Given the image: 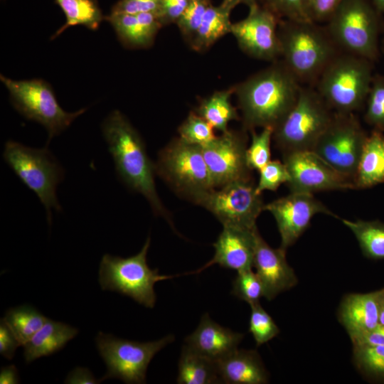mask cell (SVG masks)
<instances>
[{"mask_svg":"<svg viewBox=\"0 0 384 384\" xmlns=\"http://www.w3.org/2000/svg\"><path fill=\"white\" fill-rule=\"evenodd\" d=\"M9 93L10 101L26 119L36 122L48 132L47 144L68 128L87 108L76 112L65 111L59 105L51 85L42 79L16 80L0 75Z\"/></svg>","mask_w":384,"mask_h":384,"instance_id":"cell-9","label":"cell"},{"mask_svg":"<svg viewBox=\"0 0 384 384\" xmlns=\"http://www.w3.org/2000/svg\"><path fill=\"white\" fill-rule=\"evenodd\" d=\"M159 10V0H119L112 6L110 13H152L157 16Z\"/></svg>","mask_w":384,"mask_h":384,"instance_id":"cell-41","label":"cell"},{"mask_svg":"<svg viewBox=\"0 0 384 384\" xmlns=\"http://www.w3.org/2000/svg\"><path fill=\"white\" fill-rule=\"evenodd\" d=\"M365 105L366 122L384 132V75H373Z\"/></svg>","mask_w":384,"mask_h":384,"instance_id":"cell-34","label":"cell"},{"mask_svg":"<svg viewBox=\"0 0 384 384\" xmlns=\"http://www.w3.org/2000/svg\"><path fill=\"white\" fill-rule=\"evenodd\" d=\"M210 212L223 226L255 228L265 204L252 179L230 183L201 192L191 201Z\"/></svg>","mask_w":384,"mask_h":384,"instance_id":"cell-11","label":"cell"},{"mask_svg":"<svg viewBox=\"0 0 384 384\" xmlns=\"http://www.w3.org/2000/svg\"><path fill=\"white\" fill-rule=\"evenodd\" d=\"M341 222L353 233L366 257L384 259V223L379 220H350Z\"/></svg>","mask_w":384,"mask_h":384,"instance_id":"cell-30","label":"cell"},{"mask_svg":"<svg viewBox=\"0 0 384 384\" xmlns=\"http://www.w3.org/2000/svg\"><path fill=\"white\" fill-rule=\"evenodd\" d=\"M21 346L19 341L4 319L0 321V354L11 360L16 348Z\"/></svg>","mask_w":384,"mask_h":384,"instance_id":"cell-44","label":"cell"},{"mask_svg":"<svg viewBox=\"0 0 384 384\" xmlns=\"http://www.w3.org/2000/svg\"><path fill=\"white\" fill-rule=\"evenodd\" d=\"M253 267L263 285L264 297L269 301L297 284L296 274L287 263L286 250L271 247L258 230L255 234Z\"/></svg>","mask_w":384,"mask_h":384,"instance_id":"cell-18","label":"cell"},{"mask_svg":"<svg viewBox=\"0 0 384 384\" xmlns=\"http://www.w3.org/2000/svg\"><path fill=\"white\" fill-rule=\"evenodd\" d=\"M367 137L354 113L334 112L331 121L311 151L354 183Z\"/></svg>","mask_w":384,"mask_h":384,"instance_id":"cell-13","label":"cell"},{"mask_svg":"<svg viewBox=\"0 0 384 384\" xmlns=\"http://www.w3.org/2000/svg\"><path fill=\"white\" fill-rule=\"evenodd\" d=\"M150 242L148 237L140 252L129 257L105 254L99 269L101 289L117 292L146 307L153 308L156 299L155 283L176 276L161 275L158 269L149 267L146 255Z\"/></svg>","mask_w":384,"mask_h":384,"instance_id":"cell-8","label":"cell"},{"mask_svg":"<svg viewBox=\"0 0 384 384\" xmlns=\"http://www.w3.org/2000/svg\"><path fill=\"white\" fill-rule=\"evenodd\" d=\"M3 159L20 181L34 192L44 206L51 223L52 210H61L56 189L64 178V170L48 147L36 149L8 140Z\"/></svg>","mask_w":384,"mask_h":384,"instance_id":"cell-7","label":"cell"},{"mask_svg":"<svg viewBox=\"0 0 384 384\" xmlns=\"http://www.w3.org/2000/svg\"><path fill=\"white\" fill-rule=\"evenodd\" d=\"M174 340L173 335H168L157 341L138 342L99 332L96 345L107 370L101 380L117 378L126 383H145L150 361Z\"/></svg>","mask_w":384,"mask_h":384,"instance_id":"cell-12","label":"cell"},{"mask_svg":"<svg viewBox=\"0 0 384 384\" xmlns=\"http://www.w3.org/2000/svg\"><path fill=\"white\" fill-rule=\"evenodd\" d=\"M155 172L176 193L190 201L198 193L213 188L202 147L179 137L158 153Z\"/></svg>","mask_w":384,"mask_h":384,"instance_id":"cell-10","label":"cell"},{"mask_svg":"<svg viewBox=\"0 0 384 384\" xmlns=\"http://www.w3.org/2000/svg\"><path fill=\"white\" fill-rule=\"evenodd\" d=\"M279 21L271 10L257 3L249 6L245 18L233 23L230 33L246 55L272 63L281 56Z\"/></svg>","mask_w":384,"mask_h":384,"instance_id":"cell-15","label":"cell"},{"mask_svg":"<svg viewBox=\"0 0 384 384\" xmlns=\"http://www.w3.org/2000/svg\"><path fill=\"white\" fill-rule=\"evenodd\" d=\"M372 64L366 58L340 52L314 87L334 112L354 113L366 104L373 78Z\"/></svg>","mask_w":384,"mask_h":384,"instance_id":"cell-4","label":"cell"},{"mask_svg":"<svg viewBox=\"0 0 384 384\" xmlns=\"http://www.w3.org/2000/svg\"><path fill=\"white\" fill-rule=\"evenodd\" d=\"M189 0H159L157 15L163 26L176 23L186 9Z\"/></svg>","mask_w":384,"mask_h":384,"instance_id":"cell-43","label":"cell"},{"mask_svg":"<svg viewBox=\"0 0 384 384\" xmlns=\"http://www.w3.org/2000/svg\"><path fill=\"white\" fill-rule=\"evenodd\" d=\"M231 294L251 305L264 297V288L256 272L250 269L238 272L233 281Z\"/></svg>","mask_w":384,"mask_h":384,"instance_id":"cell-38","label":"cell"},{"mask_svg":"<svg viewBox=\"0 0 384 384\" xmlns=\"http://www.w3.org/2000/svg\"><path fill=\"white\" fill-rule=\"evenodd\" d=\"M101 129L119 179L130 191L142 194L154 215L163 217L174 227L156 188L154 163L139 133L117 110L107 116Z\"/></svg>","mask_w":384,"mask_h":384,"instance_id":"cell-2","label":"cell"},{"mask_svg":"<svg viewBox=\"0 0 384 384\" xmlns=\"http://www.w3.org/2000/svg\"><path fill=\"white\" fill-rule=\"evenodd\" d=\"M101 382L96 380L92 373L87 368H76L68 375L65 383L70 384H95Z\"/></svg>","mask_w":384,"mask_h":384,"instance_id":"cell-46","label":"cell"},{"mask_svg":"<svg viewBox=\"0 0 384 384\" xmlns=\"http://www.w3.org/2000/svg\"><path fill=\"white\" fill-rule=\"evenodd\" d=\"M378 321L379 324L384 326V288L379 290Z\"/></svg>","mask_w":384,"mask_h":384,"instance_id":"cell-48","label":"cell"},{"mask_svg":"<svg viewBox=\"0 0 384 384\" xmlns=\"http://www.w3.org/2000/svg\"><path fill=\"white\" fill-rule=\"evenodd\" d=\"M383 50H384V38H383Z\"/></svg>","mask_w":384,"mask_h":384,"instance_id":"cell-51","label":"cell"},{"mask_svg":"<svg viewBox=\"0 0 384 384\" xmlns=\"http://www.w3.org/2000/svg\"><path fill=\"white\" fill-rule=\"evenodd\" d=\"M257 230V227L252 230H247L223 226L222 232L213 244V257L196 272L214 264L238 272L252 269Z\"/></svg>","mask_w":384,"mask_h":384,"instance_id":"cell-19","label":"cell"},{"mask_svg":"<svg viewBox=\"0 0 384 384\" xmlns=\"http://www.w3.org/2000/svg\"><path fill=\"white\" fill-rule=\"evenodd\" d=\"M343 0H308L309 15L313 22L326 23Z\"/></svg>","mask_w":384,"mask_h":384,"instance_id":"cell-42","label":"cell"},{"mask_svg":"<svg viewBox=\"0 0 384 384\" xmlns=\"http://www.w3.org/2000/svg\"><path fill=\"white\" fill-rule=\"evenodd\" d=\"M105 20L112 26L121 44L128 49L151 47L163 27L157 16L152 13H110Z\"/></svg>","mask_w":384,"mask_h":384,"instance_id":"cell-21","label":"cell"},{"mask_svg":"<svg viewBox=\"0 0 384 384\" xmlns=\"http://www.w3.org/2000/svg\"><path fill=\"white\" fill-rule=\"evenodd\" d=\"M384 182V132L373 129L368 135L354 179L356 189Z\"/></svg>","mask_w":384,"mask_h":384,"instance_id":"cell-25","label":"cell"},{"mask_svg":"<svg viewBox=\"0 0 384 384\" xmlns=\"http://www.w3.org/2000/svg\"><path fill=\"white\" fill-rule=\"evenodd\" d=\"M278 33L281 60L302 85L314 86L341 52L325 27L313 21L280 19Z\"/></svg>","mask_w":384,"mask_h":384,"instance_id":"cell-3","label":"cell"},{"mask_svg":"<svg viewBox=\"0 0 384 384\" xmlns=\"http://www.w3.org/2000/svg\"><path fill=\"white\" fill-rule=\"evenodd\" d=\"M3 319L23 346L43 326L48 318L34 307L24 304L8 309Z\"/></svg>","mask_w":384,"mask_h":384,"instance_id":"cell-31","label":"cell"},{"mask_svg":"<svg viewBox=\"0 0 384 384\" xmlns=\"http://www.w3.org/2000/svg\"><path fill=\"white\" fill-rule=\"evenodd\" d=\"M380 14L370 0H343L324 26L341 52L378 60Z\"/></svg>","mask_w":384,"mask_h":384,"instance_id":"cell-6","label":"cell"},{"mask_svg":"<svg viewBox=\"0 0 384 384\" xmlns=\"http://www.w3.org/2000/svg\"><path fill=\"white\" fill-rule=\"evenodd\" d=\"M234 8L223 1L218 6L210 4L195 38L189 45L190 48L196 52L205 51L220 38L230 33L233 24L230 14Z\"/></svg>","mask_w":384,"mask_h":384,"instance_id":"cell-26","label":"cell"},{"mask_svg":"<svg viewBox=\"0 0 384 384\" xmlns=\"http://www.w3.org/2000/svg\"><path fill=\"white\" fill-rule=\"evenodd\" d=\"M260 176L256 191H276L282 183H287L289 176L283 161L271 160L259 171Z\"/></svg>","mask_w":384,"mask_h":384,"instance_id":"cell-40","label":"cell"},{"mask_svg":"<svg viewBox=\"0 0 384 384\" xmlns=\"http://www.w3.org/2000/svg\"><path fill=\"white\" fill-rule=\"evenodd\" d=\"M334 114L314 86L302 85L294 105L273 129L276 147L282 154L311 151Z\"/></svg>","mask_w":384,"mask_h":384,"instance_id":"cell-5","label":"cell"},{"mask_svg":"<svg viewBox=\"0 0 384 384\" xmlns=\"http://www.w3.org/2000/svg\"><path fill=\"white\" fill-rule=\"evenodd\" d=\"M176 382L178 384L220 383L216 363L186 344L181 349Z\"/></svg>","mask_w":384,"mask_h":384,"instance_id":"cell-27","label":"cell"},{"mask_svg":"<svg viewBox=\"0 0 384 384\" xmlns=\"http://www.w3.org/2000/svg\"><path fill=\"white\" fill-rule=\"evenodd\" d=\"M65 16V23L51 36L55 39L67 28L82 26L88 29L97 30L105 20L97 0H55Z\"/></svg>","mask_w":384,"mask_h":384,"instance_id":"cell-29","label":"cell"},{"mask_svg":"<svg viewBox=\"0 0 384 384\" xmlns=\"http://www.w3.org/2000/svg\"><path fill=\"white\" fill-rule=\"evenodd\" d=\"M250 307L249 331L252 334L257 346H260L277 336L279 329L260 302L251 304Z\"/></svg>","mask_w":384,"mask_h":384,"instance_id":"cell-36","label":"cell"},{"mask_svg":"<svg viewBox=\"0 0 384 384\" xmlns=\"http://www.w3.org/2000/svg\"><path fill=\"white\" fill-rule=\"evenodd\" d=\"M259 3L271 10L280 19L312 21L308 0H259Z\"/></svg>","mask_w":384,"mask_h":384,"instance_id":"cell-39","label":"cell"},{"mask_svg":"<svg viewBox=\"0 0 384 384\" xmlns=\"http://www.w3.org/2000/svg\"><path fill=\"white\" fill-rule=\"evenodd\" d=\"M214 129L208 122L191 111L178 128V137L188 144L203 146L217 137Z\"/></svg>","mask_w":384,"mask_h":384,"instance_id":"cell-33","label":"cell"},{"mask_svg":"<svg viewBox=\"0 0 384 384\" xmlns=\"http://www.w3.org/2000/svg\"><path fill=\"white\" fill-rule=\"evenodd\" d=\"M289 178L290 192L311 193L324 191L356 189L353 181L343 176L312 151L282 154Z\"/></svg>","mask_w":384,"mask_h":384,"instance_id":"cell-16","label":"cell"},{"mask_svg":"<svg viewBox=\"0 0 384 384\" xmlns=\"http://www.w3.org/2000/svg\"><path fill=\"white\" fill-rule=\"evenodd\" d=\"M210 0H189L176 24L184 41L189 46L195 38Z\"/></svg>","mask_w":384,"mask_h":384,"instance_id":"cell-37","label":"cell"},{"mask_svg":"<svg viewBox=\"0 0 384 384\" xmlns=\"http://www.w3.org/2000/svg\"><path fill=\"white\" fill-rule=\"evenodd\" d=\"M246 132L228 129L201 146L214 188L252 179L247 161Z\"/></svg>","mask_w":384,"mask_h":384,"instance_id":"cell-14","label":"cell"},{"mask_svg":"<svg viewBox=\"0 0 384 384\" xmlns=\"http://www.w3.org/2000/svg\"><path fill=\"white\" fill-rule=\"evenodd\" d=\"M18 371L15 366L11 365L1 368L0 383L15 384L19 383Z\"/></svg>","mask_w":384,"mask_h":384,"instance_id":"cell-47","label":"cell"},{"mask_svg":"<svg viewBox=\"0 0 384 384\" xmlns=\"http://www.w3.org/2000/svg\"><path fill=\"white\" fill-rule=\"evenodd\" d=\"M301 86L279 59L233 85L243 129H274L294 105Z\"/></svg>","mask_w":384,"mask_h":384,"instance_id":"cell-1","label":"cell"},{"mask_svg":"<svg viewBox=\"0 0 384 384\" xmlns=\"http://www.w3.org/2000/svg\"><path fill=\"white\" fill-rule=\"evenodd\" d=\"M353 346L377 345L384 346V326L378 324L372 330L351 338Z\"/></svg>","mask_w":384,"mask_h":384,"instance_id":"cell-45","label":"cell"},{"mask_svg":"<svg viewBox=\"0 0 384 384\" xmlns=\"http://www.w3.org/2000/svg\"><path fill=\"white\" fill-rule=\"evenodd\" d=\"M215 363L220 383H268L269 374L255 350L236 349Z\"/></svg>","mask_w":384,"mask_h":384,"instance_id":"cell-23","label":"cell"},{"mask_svg":"<svg viewBox=\"0 0 384 384\" xmlns=\"http://www.w3.org/2000/svg\"><path fill=\"white\" fill-rule=\"evenodd\" d=\"M251 142L247 149V161L250 168L260 171L271 161V142L272 140L273 129L271 127L262 128L260 132L255 130L250 132Z\"/></svg>","mask_w":384,"mask_h":384,"instance_id":"cell-35","label":"cell"},{"mask_svg":"<svg viewBox=\"0 0 384 384\" xmlns=\"http://www.w3.org/2000/svg\"><path fill=\"white\" fill-rule=\"evenodd\" d=\"M378 299L379 290L353 293L343 297L338 317L350 338L368 332L379 324Z\"/></svg>","mask_w":384,"mask_h":384,"instance_id":"cell-22","label":"cell"},{"mask_svg":"<svg viewBox=\"0 0 384 384\" xmlns=\"http://www.w3.org/2000/svg\"><path fill=\"white\" fill-rule=\"evenodd\" d=\"M223 1L231 4L234 7L241 4H245L249 7L255 4L259 3V0H223Z\"/></svg>","mask_w":384,"mask_h":384,"instance_id":"cell-49","label":"cell"},{"mask_svg":"<svg viewBox=\"0 0 384 384\" xmlns=\"http://www.w3.org/2000/svg\"><path fill=\"white\" fill-rule=\"evenodd\" d=\"M353 361L366 375L384 380V346L377 345L353 346Z\"/></svg>","mask_w":384,"mask_h":384,"instance_id":"cell-32","label":"cell"},{"mask_svg":"<svg viewBox=\"0 0 384 384\" xmlns=\"http://www.w3.org/2000/svg\"><path fill=\"white\" fill-rule=\"evenodd\" d=\"M234 95V87L215 91L210 95L202 99L196 112L208 122L215 129L225 132L228 124L233 120H240V117L237 108L231 102Z\"/></svg>","mask_w":384,"mask_h":384,"instance_id":"cell-28","label":"cell"},{"mask_svg":"<svg viewBox=\"0 0 384 384\" xmlns=\"http://www.w3.org/2000/svg\"><path fill=\"white\" fill-rule=\"evenodd\" d=\"M376 10L380 13H384V0H370Z\"/></svg>","mask_w":384,"mask_h":384,"instance_id":"cell-50","label":"cell"},{"mask_svg":"<svg viewBox=\"0 0 384 384\" xmlns=\"http://www.w3.org/2000/svg\"><path fill=\"white\" fill-rule=\"evenodd\" d=\"M78 333L77 329L48 318L43 326L23 344L26 362L29 363L60 351Z\"/></svg>","mask_w":384,"mask_h":384,"instance_id":"cell-24","label":"cell"},{"mask_svg":"<svg viewBox=\"0 0 384 384\" xmlns=\"http://www.w3.org/2000/svg\"><path fill=\"white\" fill-rule=\"evenodd\" d=\"M274 217L281 237L280 247L292 246L309 228L313 217L324 213L338 218L313 194L292 193L265 206Z\"/></svg>","mask_w":384,"mask_h":384,"instance_id":"cell-17","label":"cell"},{"mask_svg":"<svg viewBox=\"0 0 384 384\" xmlns=\"http://www.w3.org/2000/svg\"><path fill=\"white\" fill-rule=\"evenodd\" d=\"M243 337V334L220 326L205 314L197 329L185 338V343L216 362L238 349Z\"/></svg>","mask_w":384,"mask_h":384,"instance_id":"cell-20","label":"cell"}]
</instances>
